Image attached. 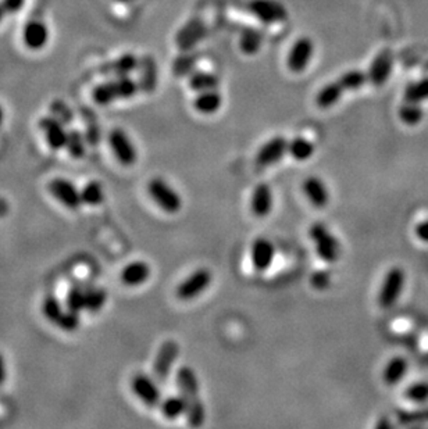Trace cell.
Returning a JSON list of instances; mask_svg holds the SVG:
<instances>
[{
    "mask_svg": "<svg viewBox=\"0 0 428 429\" xmlns=\"http://www.w3.org/2000/svg\"><path fill=\"white\" fill-rule=\"evenodd\" d=\"M175 382L178 392L186 405L185 417L188 423L195 428L201 426L206 419V408L200 398V387L195 371L188 365L179 367L176 371Z\"/></svg>",
    "mask_w": 428,
    "mask_h": 429,
    "instance_id": "obj_1",
    "label": "cell"
},
{
    "mask_svg": "<svg viewBox=\"0 0 428 429\" xmlns=\"http://www.w3.org/2000/svg\"><path fill=\"white\" fill-rule=\"evenodd\" d=\"M139 89V83H136L128 75L117 76L113 81L104 82L96 86L92 92V99L97 104H110L115 100L129 99L132 97Z\"/></svg>",
    "mask_w": 428,
    "mask_h": 429,
    "instance_id": "obj_2",
    "label": "cell"
},
{
    "mask_svg": "<svg viewBox=\"0 0 428 429\" xmlns=\"http://www.w3.org/2000/svg\"><path fill=\"white\" fill-rule=\"evenodd\" d=\"M310 237L314 242L315 253L321 260L325 262H335L339 258L340 243L324 224H313L310 226Z\"/></svg>",
    "mask_w": 428,
    "mask_h": 429,
    "instance_id": "obj_3",
    "label": "cell"
},
{
    "mask_svg": "<svg viewBox=\"0 0 428 429\" xmlns=\"http://www.w3.org/2000/svg\"><path fill=\"white\" fill-rule=\"evenodd\" d=\"M147 193L151 200L165 212L175 214L182 207V199L178 192L163 178H153L147 183Z\"/></svg>",
    "mask_w": 428,
    "mask_h": 429,
    "instance_id": "obj_4",
    "label": "cell"
},
{
    "mask_svg": "<svg viewBox=\"0 0 428 429\" xmlns=\"http://www.w3.org/2000/svg\"><path fill=\"white\" fill-rule=\"evenodd\" d=\"M406 282L404 271L400 267H392L379 287L378 292V304L382 308H390L400 297Z\"/></svg>",
    "mask_w": 428,
    "mask_h": 429,
    "instance_id": "obj_5",
    "label": "cell"
},
{
    "mask_svg": "<svg viewBox=\"0 0 428 429\" xmlns=\"http://www.w3.org/2000/svg\"><path fill=\"white\" fill-rule=\"evenodd\" d=\"M211 280H213V275H211L210 269L197 268L196 271H193L186 279H183L178 285V287L175 290L176 297L179 300H183V301L193 300L210 286Z\"/></svg>",
    "mask_w": 428,
    "mask_h": 429,
    "instance_id": "obj_6",
    "label": "cell"
},
{
    "mask_svg": "<svg viewBox=\"0 0 428 429\" xmlns=\"http://www.w3.org/2000/svg\"><path fill=\"white\" fill-rule=\"evenodd\" d=\"M179 354V346L175 340H165L157 351V355L154 358L153 364V376L157 382L164 383L170 378V373L172 371V367L178 358Z\"/></svg>",
    "mask_w": 428,
    "mask_h": 429,
    "instance_id": "obj_7",
    "label": "cell"
},
{
    "mask_svg": "<svg viewBox=\"0 0 428 429\" xmlns=\"http://www.w3.org/2000/svg\"><path fill=\"white\" fill-rule=\"evenodd\" d=\"M47 189L57 201H60L65 208L71 211L79 210L81 205L83 204L81 190H78L76 186L68 179L54 178L49 182Z\"/></svg>",
    "mask_w": 428,
    "mask_h": 429,
    "instance_id": "obj_8",
    "label": "cell"
},
{
    "mask_svg": "<svg viewBox=\"0 0 428 429\" xmlns=\"http://www.w3.org/2000/svg\"><path fill=\"white\" fill-rule=\"evenodd\" d=\"M108 143H110V147H111L115 158L118 160V162L121 165L131 167V165L135 164V161L138 158L136 149H135L133 143L131 142L129 136L121 128H115L110 132Z\"/></svg>",
    "mask_w": 428,
    "mask_h": 429,
    "instance_id": "obj_9",
    "label": "cell"
},
{
    "mask_svg": "<svg viewBox=\"0 0 428 429\" xmlns=\"http://www.w3.org/2000/svg\"><path fill=\"white\" fill-rule=\"evenodd\" d=\"M247 8L264 24L282 22L288 17L286 8L275 0H252Z\"/></svg>",
    "mask_w": 428,
    "mask_h": 429,
    "instance_id": "obj_10",
    "label": "cell"
},
{
    "mask_svg": "<svg viewBox=\"0 0 428 429\" xmlns=\"http://www.w3.org/2000/svg\"><path fill=\"white\" fill-rule=\"evenodd\" d=\"M131 386L135 396L149 408H154L161 403V392L150 376L143 373L135 375Z\"/></svg>",
    "mask_w": 428,
    "mask_h": 429,
    "instance_id": "obj_11",
    "label": "cell"
},
{
    "mask_svg": "<svg viewBox=\"0 0 428 429\" xmlns=\"http://www.w3.org/2000/svg\"><path fill=\"white\" fill-rule=\"evenodd\" d=\"M39 128L43 132L50 149L60 150L65 147L68 132L64 129V124L61 121H58L53 115H47L39 121Z\"/></svg>",
    "mask_w": 428,
    "mask_h": 429,
    "instance_id": "obj_12",
    "label": "cell"
},
{
    "mask_svg": "<svg viewBox=\"0 0 428 429\" xmlns=\"http://www.w3.org/2000/svg\"><path fill=\"white\" fill-rule=\"evenodd\" d=\"M288 142L283 136H275L263 144L256 155V164L261 168L278 162L288 153Z\"/></svg>",
    "mask_w": 428,
    "mask_h": 429,
    "instance_id": "obj_13",
    "label": "cell"
},
{
    "mask_svg": "<svg viewBox=\"0 0 428 429\" xmlns=\"http://www.w3.org/2000/svg\"><path fill=\"white\" fill-rule=\"evenodd\" d=\"M204 35H206L204 22L199 18H193L179 29L175 42L182 51H189L204 37Z\"/></svg>",
    "mask_w": 428,
    "mask_h": 429,
    "instance_id": "obj_14",
    "label": "cell"
},
{
    "mask_svg": "<svg viewBox=\"0 0 428 429\" xmlns=\"http://www.w3.org/2000/svg\"><path fill=\"white\" fill-rule=\"evenodd\" d=\"M392 67H393L392 53L389 50L379 51L370 65V69L367 74L368 81L375 86L384 85L392 72Z\"/></svg>",
    "mask_w": 428,
    "mask_h": 429,
    "instance_id": "obj_15",
    "label": "cell"
},
{
    "mask_svg": "<svg viewBox=\"0 0 428 429\" xmlns=\"http://www.w3.org/2000/svg\"><path fill=\"white\" fill-rule=\"evenodd\" d=\"M274 255H275V249L270 240L264 237H258L253 242L252 249H250V258H252L253 268L256 271L258 272L267 271L274 261Z\"/></svg>",
    "mask_w": 428,
    "mask_h": 429,
    "instance_id": "obj_16",
    "label": "cell"
},
{
    "mask_svg": "<svg viewBox=\"0 0 428 429\" xmlns=\"http://www.w3.org/2000/svg\"><path fill=\"white\" fill-rule=\"evenodd\" d=\"M313 56V43L308 37H300L290 49L288 56V67L293 72H302L307 68Z\"/></svg>",
    "mask_w": 428,
    "mask_h": 429,
    "instance_id": "obj_17",
    "label": "cell"
},
{
    "mask_svg": "<svg viewBox=\"0 0 428 429\" xmlns=\"http://www.w3.org/2000/svg\"><path fill=\"white\" fill-rule=\"evenodd\" d=\"M24 44L31 50H39L46 46L49 40V29L44 22L39 19H31L22 29Z\"/></svg>",
    "mask_w": 428,
    "mask_h": 429,
    "instance_id": "obj_18",
    "label": "cell"
},
{
    "mask_svg": "<svg viewBox=\"0 0 428 429\" xmlns=\"http://www.w3.org/2000/svg\"><path fill=\"white\" fill-rule=\"evenodd\" d=\"M272 190L267 183H258L250 199V210L256 217H265L272 210Z\"/></svg>",
    "mask_w": 428,
    "mask_h": 429,
    "instance_id": "obj_19",
    "label": "cell"
},
{
    "mask_svg": "<svg viewBox=\"0 0 428 429\" xmlns=\"http://www.w3.org/2000/svg\"><path fill=\"white\" fill-rule=\"evenodd\" d=\"M303 192L308 201L317 208H322L329 203V190L317 176H310L303 182Z\"/></svg>",
    "mask_w": 428,
    "mask_h": 429,
    "instance_id": "obj_20",
    "label": "cell"
},
{
    "mask_svg": "<svg viewBox=\"0 0 428 429\" xmlns=\"http://www.w3.org/2000/svg\"><path fill=\"white\" fill-rule=\"evenodd\" d=\"M150 267L145 261H132L121 271V280L124 285L135 287L140 286L150 278Z\"/></svg>",
    "mask_w": 428,
    "mask_h": 429,
    "instance_id": "obj_21",
    "label": "cell"
},
{
    "mask_svg": "<svg viewBox=\"0 0 428 429\" xmlns=\"http://www.w3.org/2000/svg\"><path fill=\"white\" fill-rule=\"evenodd\" d=\"M407 368H409V364L404 357H400V355L392 357L382 371L384 382L389 386L399 383L404 378Z\"/></svg>",
    "mask_w": 428,
    "mask_h": 429,
    "instance_id": "obj_22",
    "label": "cell"
},
{
    "mask_svg": "<svg viewBox=\"0 0 428 429\" xmlns=\"http://www.w3.org/2000/svg\"><path fill=\"white\" fill-rule=\"evenodd\" d=\"M139 61L136 60V57L133 54H124L121 57H118L117 60L104 64L100 71L103 74H114L117 76H125L129 75L133 69L138 68Z\"/></svg>",
    "mask_w": 428,
    "mask_h": 429,
    "instance_id": "obj_23",
    "label": "cell"
},
{
    "mask_svg": "<svg viewBox=\"0 0 428 429\" xmlns=\"http://www.w3.org/2000/svg\"><path fill=\"white\" fill-rule=\"evenodd\" d=\"M138 67L140 71L139 89H142L143 92H151L156 87V82H157V69H156L154 60L151 57L145 56L139 61Z\"/></svg>",
    "mask_w": 428,
    "mask_h": 429,
    "instance_id": "obj_24",
    "label": "cell"
},
{
    "mask_svg": "<svg viewBox=\"0 0 428 429\" xmlns=\"http://www.w3.org/2000/svg\"><path fill=\"white\" fill-rule=\"evenodd\" d=\"M221 101H222L221 94L215 89H213V90L199 92V94L196 96L193 101V106L201 114H213L220 108Z\"/></svg>",
    "mask_w": 428,
    "mask_h": 429,
    "instance_id": "obj_25",
    "label": "cell"
},
{
    "mask_svg": "<svg viewBox=\"0 0 428 429\" xmlns=\"http://www.w3.org/2000/svg\"><path fill=\"white\" fill-rule=\"evenodd\" d=\"M160 410H161V414L167 419L174 421V419H178L181 415H185L186 405H185L182 396L175 394V396H168L164 400H161Z\"/></svg>",
    "mask_w": 428,
    "mask_h": 429,
    "instance_id": "obj_26",
    "label": "cell"
},
{
    "mask_svg": "<svg viewBox=\"0 0 428 429\" xmlns=\"http://www.w3.org/2000/svg\"><path fill=\"white\" fill-rule=\"evenodd\" d=\"M85 292H86L85 310H88L89 312H99L107 301V290L103 287L86 285Z\"/></svg>",
    "mask_w": 428,
    "mask_h": 429,
    "instance_id": "obj_27",
    "label": "cell"
},
{
    "mask_svg": "<svg viewBox=\"0 0 428 429\" xmlns=\"http://www.w3.org/2000/svg\"><path fill=\"white\" fill-rule=\"evenodd\" d=\"M342 92H343V87L339 85V82H331L328 85H325L317 94V104L321 107V108H328L331 106H334L342 96Z\"/></svg>",
    "mask_w": 428,
    "mask_h": 429,
    "instance_id": "obj_28",
    "label": "cell"
},
{
    "mask_svg": "<svg viewBox=\"0 0 428 429\" xmlns=\"http://www.w3.org/2000/svg\"><path fill=\"white\" fill-rule=\"evenodd\" d=\"M396 419L400 425L414 426L428 423V408H417V410H397Z\"/></svg>",
    "mask_w": 428,
    "mask_h": 429,
    "instance_id": "obj_29",
    "label": "cell"
},
{
    "mask_svg": "<svg viewBox=\"0 0 428 429\" xmlns=\"http://www.w3.org/2000/svg\"><path fill=\"white\" fill-rule=\"evenodd\" d=\"M288 153L297 161L308 160L314 153V146L306 137L297 136L288 144Z\"/></svg>",
    "mask_w": 428,
    "mask_h": 429,
    "instance_id": "obj_30",
    "label": "cell"
},
{
    "mask_svg": "<svg viewBox=\"0 0 428 429\" xmlns=\"http://www.w3.org/2000/svg\"><path fill=\"white\" fill-rule=\"evenodd\" d=\"M86 144H88V142H86L85 136L78 129L68 131L65 149L72 158H82L86 153Z\"/></svg>",
    "mask_w": 428,
    "mask_h": 429,
    "instance_id": "obj_31",
    "label": "cell"
},
{
    "mask_svg": "<svg viewBox=\"0 0 428 429\" xmlns=\"http://www.w3.org/2000/svg\"><path fill=\"white\" fill-rule=\"evenodd\" d=\"M263 43V35L254 28H246L240 33V49L245 54H256Z\"/></svg>",
    "mask_w": 428,
    "mask_h": 429,
    "instance_id": "obj_32",
    "label": "cell"
},
{
    "mask_svg": "<svg viewBox=\"0 0 428 429\" xmlns=\"http://www.w3.org/2000/svg\"><path fill=\"white\" fill-rule=\"evenodd\" d=\"M189 86L196 92L213 90L218 86V78L208 72H192L189 78Z\"/></svg>",
    "mask_w": 428,
    "mask_h": 429,
    "instance_id": "obj_33",
    "label": "cell"
},
{
    "mask_svg": "<svg viewBox=\"0 0 428 429\" xmlns=\"http://www.w3.org/2000/svg\"><path fill=\"white\" fill-rule=\"evenodd\" d=\"M81 197H82L83 204L97 205V204L103 203V200H104L103 186L97 180H90L82 187Z\"/></svg>",
    "mask_w": 428,
    "mask_h": 429,
    "instance_id": "obj_34",
    "label": "cell"
},
{
    "mask_svg": "<svg viewBox=\"0 0 428 429\" xmlns=\"http://www.w3.org/2000/svg\"><path fill=\"white\" fill-rule=\"evenodd\" d=\"M399 118L403 124L413 126L417 125L422 119V108L420 107V103L406 101L399 108Z\"/></svg>",
    "mask_w": 428,
    "mask_h": 429,
    "instance_id": "obj_35",
    "label": "cell"
},
{
    "mask_svg": "<svg viewBox=\"0 0 428 429\" xmlns=\"http://www.w3.org/2000/svg\"><path fill=\"white\" fill-rule=\"evenodd\" d=\"M65 305H67L68 310H72V311H76V312L85 310V305H86L85 286H82V285L72 286L67 293Z\"/></svg>",
    "mask_w": 428,
    "mask_h": 429,
    "instance_id": "obj_36",
    "label": "cell"
},
{
    "mask_svg": "<svg viewBox=\"0 0 428 429\" xmlns=\"http://www.w3.org/2000/svg\"><path fill=\"white\" fill-rule=\"evenodd\" d=\"M428 99V78L410 83L404 90V100L413 103H421Z\"/></svg>",
    "mask_w": 428,
    "mask_h": 429,
    "instance_id": "obj_37",
    "label": "cell"
},
{
    "mask_svg": "<svg viewBox=\"0 0 428 429\" xmlns=\"http://www.w3.org/2000/svg\"><path fill=\"white\" fill-rule=\"evenodd\" d=\"M367 79H368V76L363 71L353 69V71L345 72L338 79V82L343 87V90H356V89H360L365 83Z\"/></svg>",
    "mask_w": 428,
    "mask_h": 429,
    "instance_id": "obj_38",
    "label": "cell"
},
{
    "mask_svg": "<svg viewBox=\"0 0 428 429\" xmlns=\"http://www.w3.org/2000/svg\"><path fill=\"white\" fill-rule=\"evenodd\" d=\"M42 312L47 321L56 323L61 317V314L64 312V310L60 300L56 296H46L42 303Z\"/></svg>",
    "mask_w": 428,
    "mask_h": 429,
    "instance_id": "obj_39",
    "label": "cell"
},
{
    "mask_svg": "<svg viewBox=\"0 0 428 429\" xmlns=\"http://www.w3.org/2000/svg\"><path fill=\"white\" fill-rule=\"evenodd\" d=\"M195 65H196V57L190 53H185L181 54L178 58H175L172 64V71L176 76H183L192 74Z\"/></svg>",
    "mask_w": 428,
    "mask_h": 429,
    "instance_id": "obj_40",
    "label": "cell"
},
{
    "mask_svg": "<svg viewBox=\"0 0 428 429\" xmlns=\"http://www.w3.org/2000/svg\"><path fill=\"white\" fill-rule=\"evenodd\" d=\"M404 397L413 403H424L428 400V383L427 382H417L411 383L404 390Z\"/></svg>",
    "mask_w": 428,
    "mask_h": 429,
    "instance_id": "obj_41",
    "label": "cell"
},
{
    "mask_svg": "<svg viewBox=\"0 0 428 429\" xmlns=\"http://www.w3.org/2000/svg\"><path fill=\"white\" fill-rule=\"evenodd\" d=\"M56 325L61 330H64V332H75L79 328V325H81L79 314L76 311H72V310L67 308V311H64L61 314V317L58 318Z\"/></svg>",
    "mask_w": 428,
    "mask_h": 429,
    "instance_id": "obj_42",
    "label": "cell"
},
{
    "mask_svg": "<svg viewBox=\"0 0 428 429\" xmlns=\"http://www.w3.org/2000/svg\"><path fill=\"white\" fill-rule=\"evenodd\" d=\"M50 111L54 118L61 121L64 125H68L74 121V112L71 108L61 100H56L50 104Z\"/></svg>",
    "mask_w": 428,
    "mask_h": 429,
    "instance_id": "obj_43",
    "label": "cell"
},
{
    "mask_svg": "<svg viewBox=\"0 0 428 429\" xmlns=\"http://www.w3.org/2000/svg\"><path fill=\"white\" fill-rule=\"evenodd\" d=\"M310 285L317 290H324L331 285V274L328 271H315L310 276Z\"/></svg>",
    "mask_w": 428,
    "mask_h": 429,
    "instance_id": "obj_44",
    "label": "cell"
},
{
    "mask_svg": "<svg viewBox=\"0 0 428 429\" xmlns=\"http://www.w3.org/2000/svg\"><path fill=\"white\" fill-rule=\"evenodd\" d=\"M85 139L89 146H97L100 142V129L99 125L92 121L86 125V132H85Z\"/></svg>",
    "mask_w": 428,
    "mask_h": 429,
    "instance_id": "obj_45",
    "label": "cell"
},
{
    "mask_svg": "<svg viewBox=\"0 0 428 429\" xmlns=\"http://www.w3.org/2000/svg\"><path fill=\"white\" fill-rule=\"evenodd\" d=\"M25 0H1L0 4L3 6L6 14H14V12H18L22 6H24Z\"/></svg>",
    "mask_w": 428,
    "mask_h": 429,
    "instance_id": "obj_46",
    "label": "cell"
},
{
    "mask_svg": "<svg viewBox=\"0 0 428 429\" xmlns=\"http://www.w3.org/2000/svg\"><path fill=\"white\" fill-rule=\"evenodd\" d=\"M415 235L420 240L427 242L428 243V219L421 221L417 226H415Z\"/></svg>",
    "mask_w": 428,
    "mask_h": 429,
    "instance_id": "obj_47",
    "label": "cell"
},
{
    "mask_svg": "<svg viewBox=\"0 0 428 429\" xmlns=\"http://www.w3.org/2000/svg\"><path fill=\"white\" fill-rule=\"evenodd\" d=\"M6 378H7V367H6V361L3 355L0 354V385L6 382Z\"/></svg>",
    "mask_w": 428,
    "mask_h": 429,
    "instance_id": "obj_48",
    "label": "cell"
},
{
    "mask_svg": "<svg viewBox=\"0 0 428 429\" xmlns=\"http://www.w3.org/2000/svg\"><path fill=\"white\" fill-rule=\"evenodd\" d=\"M10 211V204L6 199L0 197V218H3L4 215H7Z\"/></svg>",
    "mask_w": 428,
    "mask_h": 429,
    "instance_id": "obj_49",
    "label": "cell"
},
{
    "mask_svg": "<svg viewBox=\"0 0 428 429\" xmlns=\"http://www.w3.org/2000/svg\"><path fill=\"white\" fill-rule=\"evenodd\" d=\"M4 15H6V11H4V8H3V6L0 4V22L3 21V18H4Z\"/></svg>",
    "mask_w": 428,
    "mask_h": 429,
    "instance_id": "obj_50",
    "label": "cell"
},
{
    "mask_svg": "<svg viewBox=\"0 0 428 429\" xmlns=\"http://www.w3.org/2000/svg\"><path fill=\"white\" fill-rule=\"evenodd\" d=\"M3 119H4V111H3V107L0 106V125L3 124Z\"/></svg>",
    "mask_w": 428,
    "mask_h": 429,
    "instance_id": "obj_51",
    "label": "cell"
},
{
    "mask_svg": "<svg viewBox=\"0 0 428 429\" xmlns=\"http://www.w3.org/2000/svg\"><path fill=\"white\" fill-rule=\"evenodd\" d=\"M115 1H125V0H115Z\"/></svg>",
    "mask_w": 428,
    "mask_h": 429,
    "instance_id": "obj_52",
    "label": "cell"
},
{
    "mask_svg": "<svg viewBox=\"0 0 428 429\" xmlns=\"http://www.w3.org/2000/svg\"><path fill=\"white\" fill-rule=\"evenodd\" d=\"M427 68H428V64H427Z\"/></svg>",
    "mask_w": 428,
    "mask_h": 429,
    "instance_id": "obj_53",
    "label": "cell"
}]
</instances>
